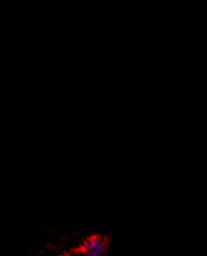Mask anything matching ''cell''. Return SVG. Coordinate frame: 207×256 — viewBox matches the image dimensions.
Returning <instances> with one entry per match:
<instances>
[{
	"label": "cell",
	"mask_w": 207,
	"mask_h": 256,
	"mask_svg": "<svg viewBox=\"0 0 207 256\" xmlns=\"http://www.w3.org/2000/svg\"><path fill=\"white\" fill-rule=\"evenodd\" d=\"M108 250V242L103 236L92 235L87 238L80 250V256H104Z\"/></svg>",
	"instance_id": "1"
}]
</instances>
